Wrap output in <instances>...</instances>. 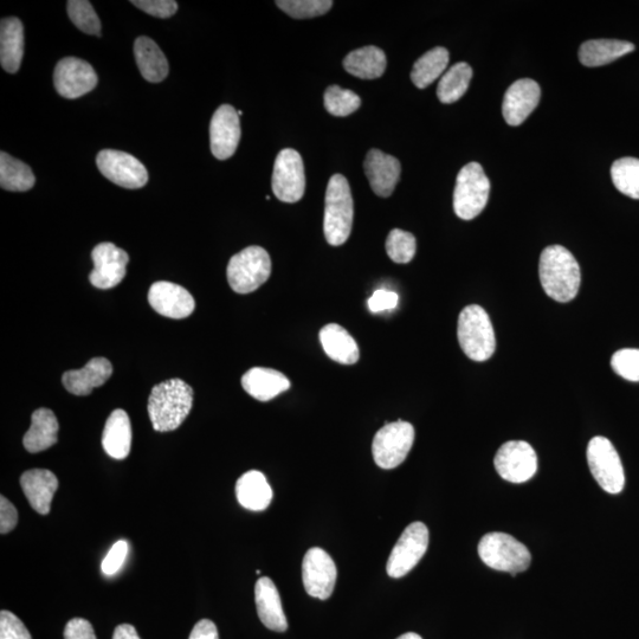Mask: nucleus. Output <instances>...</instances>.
<instances>
[{
	"instance_id": "43",
	"label": "nucleus",
	"mask_w": 639,
	"mask_h": 639,
	"mask_svg": "<svg viewBox=\"0 0 639 639\" xmlns=\"http://www.w3.org/2000/svg\"><path fill=\"white\" fill-rule=\"evenodd\" d=\"M147 15L165 19L176 15L178 3L173 0H133L131 2Z\"/></svg>"
},
{
	"instance_id": "35",
	"label": "nucleus",
	"mask_w": 639,
	"mask_h": 639,
	"mask_svg": "<svg viewBox=\"0 0 639 639\" xmlns=\"http://www.w3.org/2000/svg\"><path fill=\"white\" fill-rule=\"evenodd\" d=\"M473 79V69L466 62L456 63L442 76L437 87L438 99L445 105H450L462 98Z\"/></svg>"
},
{
	"instance_id": "9",
	"label": "nucleus",
	"mask_w": 639,
	"mask_h": 639,
	"mask_svg": "<svg viewBox=\"0 0 639 639\" xmlns=\"http://www.w3.org/2000/svg\"><path fill=\"white\" fill-rule=\"evenodd\" d=\"M587 462L599 486L609 494H619L625 486L624 468L617 450L608 438H592L587 447Z\"/></svg>"
},
{
	"instance_id": "8",
	"label": "nucleus",
	"mask_w": 639,
	"mask_h": 639,
	"mask_svg": "<svg viewBox=\"0 0 639 639\" xmlns=\"http://www.w3.org/2000/svg\"><path fill=\"white\" fill-rule=\"evenodd\" d=\"M415 442V428L404 421L387 423L374 436L372 454L382 469H395L408 457Z\"/></svg>"
},
{
	"instance_id": "36",
	"label": "nucleus",
	"mask_w": 639,
	"mask_h": 639,
	"mask_svg": "<svg viewBox=\"0 0 639 639\" xmlns=\"http://www.w3.org/2000/svg\"><path fill=\"white\" fill-rule=\"evenodd\" d=\"M611 178L616 189L632 199H639V159H618L611 167Z\"/></svg>"
},
{
	"instance_id": "49",
	"label": "nucleus",
	"mask_w": 639,
	"mask_h": 639,
	"mask_svg": "<svg viewBox=\"0 0 639 639\" xmlns=\"http://www.w3.org/2000/svg\"><path fill=\"white\" fill-rule=\"evenodd\" d=\"M113 639H141L131 624H121L115 629Z\"/></svg>"
},
{
	"instance_id": "47",
	"label": "nucleus",
	"mask_w": 639,
	"mask_h": 639,
	"mask_svg": "<svg viewBox=\"0 0 639 639\" xmlns=\"http://www.w3.org/2000/svg\"><path fill=\"white\" fill-rule=\"evenodd\" d=\"M17 522L16 507L8 499H5V496H0V533H10L17 526Z\"/></svg>"
},
{
	"instance_id": "31",
	"label": "nucleus",
	"mask_w": 639,
	"mask_h": 639,
	"mask_svg": "<svg viewBox=\"0 0 639 639\" xmlns=\"http://www.w3.org/2000/svg\"><path fill=\"white\" fill-rule=\"evenodd\" d=\"M635 45L618 40H592L582 44L579 49V60L585 67L606 66L625 55L632 53Z\"/></svg>"
},
{
	"instance_id": "45",
	"label": "nucleus",
	"mask_w": 639,
	"mask_h": 639,
	"mask_svg": "<svg viewBox=\"0 0 639 639\" xmlns=\"http://www.w3.org/2000/svg\"><path fill=\"white\" fill-rule=\"evenodd\" d=\"M398 294L389 290L379 289L374 292L367 305L372 313H382L395 309L398 305Z\"/></svg>"
},
{
	"instance_id": "51",
	"label": "nucleus",
	"mask_w": 639,
	"mask_h": 639,
	"mask_svg": "<svg viewBox=\"0 0 639 639\" xmlns=\"http://www.w3.org/2000/svg\"><path fill=\"white\" fill-rule=\"evenodd\" d=\"M237 113H238V115H240V116H241V115H243V112H241V111H240V112H237Z\"/></svg>"
},
{
	"instance_id": "20",
	"label": "nucleus",
	"mask_w": 639,
	"mask_h": 639,
	"mask_svg": "<svg viewBox=\"0 0 639 639\" xmlns=\"http://www.w3.org/2000/svg\"><path fill=\"white\" fill-rule=\"evenodd\" d=\"M364 167L373 192L379 197H390L402 172L399 160L374 148L367 153Z\"/></svg>"
},
{
	"instance_id": "27",
	"label": "nucleus",
	"mask_w": 639,
	"mask_h": 639,
	"mask_svg": "<svg viewBox=\"0 0 639 639\" xmlns=\"http://www.w3.org/2000/svg\"><path fill=\"white\" fill-rule=\"evenodd\" d=\"M273 489L261 471L250 470L238 479L236 496L240 505L253 512H262L273 500Z\"/></svg>"
},
{
	"instance_id": "40",
	"label": "nucleus",
	"mask_w": 639,
	"mask_h": 639,
	"mask_svg": "<svg viewBox=\"0 0 639 639\" xmlns=\"http://www.w3.org/2000/svg\"><path fill=\"white\" fill-rule=\"evenodd\" d=\"M279 8L295 19H307L327 14L332 9L331 0H279Z\"/></svg>"
},
{
	"instance_id": "39",
	"label": "nucleus",
	"mask_w": 639,
	"mask_h": 639,
	"mask_svg": "<svg viewBox=\"0 0 639 639\" xmlns=\"http://www.w3.org/2000/svg\"><path fill=\"white\" fill-rule=\"evenodd\" d=\"M416 250V238L408 231L395 229L387 237V255L395 263L406 264L411 262L416 255Z\"/></svg>"
},
{
	"instance_id": "28",
	"label": "nucleus",
	"mask_w": 639,
	"mask_h": 639,
	"mask_svg": "<svg viewBox=\"0 0 639 639\" xmlns=\"http://www.w3.org/2000/svg\"><path fill=\"white\" fill-rule=\"evenodd\" d=\"M134 55L142 77L151 83L163 82L169 75V62L151 38L141 36L135 41Z\"/></svg>"
},
{
	"instance_id": "30",
	"label": "nucleus",
	"mask_w": 639,
	"mask_h": 639,
	"mask_svg": "<svg viewBox=\"0 0 639 639\" xmlns=\"http://www.w3.org/2000/svg\"><path fill=\"white\" fill-rule=\"evenodd\" d=\"M320 341L324 351L334 361L342 365L357 364L360 357L359 347L352 335L337 324L321 329Z\"/></svg>"
},
{
	"instance_id": "22",
	"label": "nucleus",
	"mask_w": 639,
	"mask_h": 639,
	"mask_svg": "<svg viewBox=\"0 0 639 639\" xmlns=\"http://www.w3.org/2000/svg\"><path fill=\"white\" fill-rule=\"evenodd\" d=\"M21 486L34 511L42 515L50 513L51 503L58 488V480L54 473L45 469L25 471L21 477Z\"/></svg>"
},
{
	"instance_id": "19",
	"label": "nucleus",
	"mask_w": 639,
	"mask_h": 639,
	"mask_svg": "<svg viewBox=\"0 0 639 639\" xmlns=\"http://www.w3.org/2000/svg\"><path fill=\"white\" fill-rule=\"evenodd\" d=\"M541 89L537 82L522 79L508 88L502 103V114L509 126L524 124L529 115L538 107Z\"/></svg>"
},
{
	"instance_id": "21",
	"label": "nucleus",
	"mask_w": 639,
	"mask_h": 639,
	"mask_svg": "<svg viewBox=\"0 0 639 639\" xmlns=\"http://www.w3.org/2000/svg\"><path fill=\"white\" fill-rule=\"evenodd\" d=\"M113 366L106 358H93L81 370L63 374L62 382L67 391L75 396H88L96 387H101L112 377Z\"/></svg>"
},
{
	"instance_id": "18",
	"label": "nucleus",
	"mask_w": 639,
	"mask_h": 639,
	"mask_svg": "<svg viewBox=\"0 0 639 639\" xmlns=\"http://www.w3.org/2000/svg\"><path fill=\"white\" fill-rule=\"evenodd\" d=\"M148 302L158 314L170 319H185L195 312L196 301L179 284L160 281L148 292Z\"/></svg>"
},
{
	"instance_id": "5",
	"label": "nucleus",
	"mask_w": 639,
	"mask_h": 639,
	"mask_svg": "<svg viewBox=\"0 0 639 639\" xmlns=\"http://www.w3.org/2000/svg\"><path fill=\"white\" fill-rule=\"evenodd\" d=\"M480 558L493 570L516 574L525 572L531 565L532 555L520 541L506 533L484 535L479 544Z\"/></svg>"
},
{
	"instance_id": "6",
	"label": "nucleus",
	"mask_w": 639,
	"mask_h": 639,
	"mask_svg": "<svg viewBox=\"0 0 639 639\" xmlns=\"http://www.w3.org/2000/svg\"><path fill=\"white\" fill-rule=\"evenodd\" d=\"M490 182L479 163H470L458 173L454 191V210L463 221H471L486 208Z\"/></svg>"
},
{
	"instance_id": "50",
	"label": "nucleus",
	"mask_w": 639,
	"mask_h": 639,
	"mask_svg": "<svg viewBox=\"0 0 639 639\" xmlns=\"http://www.w3.org/2000/svg\"><path fill=\"white\" fill-rule=\"evenodd\" d=\"M397 639H423V638L419 636L418 634H415V632H408V634L399 636Z\"/></svg>"
},
{
	"instance_id": "44",
	"label": "nucleus",
	"mask_w": 639,
	"mask_h": 639,
	"mask_svg": "<svg viewBox=\"0 0 639 639\" xmlns=\"http://www.w3.org/2000/svg\"><path fill=\"white\" fill-rule=\"evenodd\" d=\"M128 554V544L124 540L116 542V544L108 552L106 558L103 559L101 570L106 576H114L116 572L120 571L122 565H124Z\"/></svg>"
},
{
	"instance_id": "33",
	"label": "nucleus",
	"mask_w": 639,
	"mask_h": 639,
	"mask_svg": "<svg viewBox=\"0 0 639 639\" xmlns=\"http://www.w3.org/2000/svg\"><path fill=\"white\" fill-rule=\"evenodd\" d=\"M449 51L442 47L425 53L413 66L411 80L419 89L428 88L441 77L449 64Z\"/></svg>"
},
{
	"instance_id": "1",
	"label": "nucleus",
	"mask_w": 639,
	"mask_h": 639,
	"mask_svg": "<svg viewBox=\"0 0 639 639\" xmlns=\"http://www.w3.org/2000/svg\"><path fill=\"white\" fill-rule=\"evenodd\" d=\"M539 275L542 288L554 301L566 303L578 295L582 282L579 263L561 245H551L542 251Z\"/></svg>"
},
{
	"instance_id": "10",
	"label": "nucleus",
	"mask_w": 639,
	"mask_h": 639,
	"mask_svg": "<svg viewBox=\"0 0 639 639\" xmlns=\"http://www.w3.org/2000/svg\"><path fill=\"white\" fill-rule=\"evenodd\" d=\"M429 546V529L423 522H413L405 531L390 554L386 571L391 578H402L422 560Z\"/></svg>"
},
{
	"instance_id": "25",
	"label": "nucleus",
	"mask_w": 639,
	"mask_h": 639,
	"mask_svg": "<svg viewBox=\"0 0 639 639\" xmlns=\"http://www.w3.org/2000/svg\"><path fill=\"white\" fill-rule=\"evenodd\" d=\"M102 447L115 460H125L131 453L132 425L126 411L118 409L108 417L103 430Z\"/></svg>"
},
{
	"instance_id": "12",
	"label": "nucleus",
	"mask_w": 639,
	"mask_h": 639,
	"mask_svg": "<svg viewBox=\"0 0 639 639\" xmlns=\"http://www.w3.org/2000/svg\"><path fill=\"white\" fill-rule=\"evenodd\" d=\"M495 469L503 480L525 483L538 471V456L531 444L511 441L502 445L494 460Z\"/></svg>"
},
{
	"instance_id": "42",
	"label": "nucleus",
	"mask_w": 639,
	"mask_h": 639,
	"mask_svg": "<svg viewBox=\"0 0 639 639\" xmlns=\"http://www.w3.org/2000/svg\"><path fill=\"white\" fill-rule=\"evenodd\" d=\"M0 639H32L27 626L14 613L0 612Z\"/></svg>"
},
{
	"instance_id": "32",
	"label": "nucleus",
	"mask_w": 639,
	"mask_h": 639,
	"mask_svg": "<svg viewBox=\"0 0 639 639\" xmlns=\"http://www.w3.org/2000/svg\"><path fill=\"white\" fill-rule=\"evenodd\" d=\"M386 64L384 51L374 45L354 50L344 60L347 73L361 80L379 79L385 73Z\"/></svg>"
},
{
	"instance_id": "4",
	"label": "nucleus",
	"mask_w": 639,
	"mask_h": 639,
	"mask_svg": "<svg viewBox=\"0 0 639 639\" xmlns=\"http://www.w3.org/2000/svg\"><path fill=\"white\" fill-rule=\"evenodd\" d=\"M457 337L469 359L481 363L493 357L496 348L494 328L482 307L471 305L463 309L458 318Z\"/></svg>"
},
{
	"instance_id": "41",
	"label": "nucleus",
	"mask_w": 639,
	"mask_h": 639,
	"mask_svg": "<svg viewBox=\"0 0 639 639\" xmlns=\"http://www.w3.org/2000/svg\"><path fill=\"white\" fill-rule=\"evenodd\" d=\"M611 366L618 376L629 382H639V350L625 348L612 355Z\"/></svg>"
},
{
	"instance_id": "3",
	"label": "nucleus",
	"mask_w": 639,
	"mask_h": 639,
	"mask_svg": "<svg viewBox=\"0 0 639 639\" xmlns=\"http://www.w3.org/2000/svg\"><path fill=\"white\" fill-rule=\"evenodd\" d=\"M354 204L350 184L342 174H334L326 192L324 231L333 247H339L351 236Z\"/></svg>"
},
{
	"instance_id": "14",
	"label": "nucleus",
	"mask_w": 639,
	"mask_h": 639,
	"mask_svg": "<svg viewBox=\"0 0 639 639\" xmlns=\"http://www.w3.org/2000/svg\"><path fill=\"white\" fill-rule=\"evenodd\" d=\"M96 164L103 176L125 189H141L148 182L146 167L131 154L103 150L99 153Z\"/></svg>"
},
{
	"instance_id": "16",
	"label": "nucleus",
	"mask_w": 639,
	"mask_h": 639,
	"mask_svg": "<svg viewBox=\"0 0 639 639\" xmlns=\"http://www.w3.org/2000/svg\"><path fill=\"white\" fill-rule=\"evenodd\" d=\"M94 269L89 275L95 288L111 289L125 279L129 256L113 243H100L93 250Z\"/></svg>"
},
{
	"instance_id": "15",
	"label": "nucleus",
	"mask_w": 639,
	"mask_h": 639,
	"mask_svg": "<svg viewBox=\"0 0 639 639\" xmlns=\"http://www.w3.org/2000/svg\"><path fill=\"white\" fill-rule=\"evenodd\" d=\"M98 81L94 68L80 58H63L55 68V88L64 99L81 98L92 92L98 86Z\"/></svg>"
},
{
	"instance_id": "24",
	"label": "nucleus",
	"mask_w": 639,
	"mask_h": 639,
	"mask_svg": "<svg viewBox=\"0 0 639 639\" xmlns=\"http://www.w3.org/2000/svg\"><path fill=\"white\" fill-rule=\"evenodd\" d=\"M242 386L245 392L260 402L281 395L290 389V380L283 373L264 367H254L242 377Z\"/></svg>"
},
{
	"instance_id": "48",
	"label": "nucleus",
	"mask_w": 639,
	"mask_h": 639,
	"mask_svg": "<svg viewBox=\"0 0 639 639\" xmlns=\"http://www.w3.org/2000/svg\"><path fill=\"white\" fill-rule=\"evenodd\" d=\"M189 639H219L216 624L209 619H202L193 628Z\"/></svg>"
},
{
	"instance_id": "17",
	"label": "nucleus",
	"mask_w": 639,
	"mask_h": 639,
	"mask_svg": "<svg viewBox=\"0 0 639 639\" xmlns=\"http://www.w3.org/2000/svg\"><path fill=\"white\" fill-rule=\"evenodd\" d=\"M240 115L229 105L219 107L212 116L210 142L213 157L227 160L234 156L241 140Z\"/></svg>"
},
{
	"instance_id": "46",
	"label": "nucleus",
	"mask_w": 639,
	"mask_h": 639,
	"mask_svg": "<svg viewBox=\"0 0 639 639\" xmlns=\"http://www.w3.org/2000/svg\"><path fill=\"white\" fill-rule=\"evenodd\" d=\"M64 639H96L93 625L87 619H71L64 629Z\"/></svg>"
},
{
	"instance_id": "26",
	"label": "nucleus",
	"mask_w": 639,
	"mask_h": 639,
	"mask_svg": "<svg viewBox=\"0 0 639 639\" xmlns=\"http://www.w3.org/2000/svg\"><path fill=\"white\" fill-rule=\"evenodd\" d=\"M24 55V28L16 17L2 19L0 24V63L5 71L16 74Z\"/></svg>"
},
{
	"instance_id": "37",
	"label": "nucleus",
	"mask_w": 639,
	"mask_h": 639,
	"mask_svg": "<svg viewBox=\"0 0 639 639\" xmlns=\"http://www.w3.org/2000/svg\"><path fill=\"white\" fill-rule=\"evenodd\" d=\"M360 106L359 95L352 90L342 89L339 86H331L326 89L325 107L329 114L344 118V116L357 112Z\"/></svg>"
},
{
	"instance_id": "2",
	"label": "nucleus",
	"mask_w": 639,
	"mask_h": 639,
	"mask_svg": "<svg viewBox=\"0 0 639 639\" xmlns=\"http://www.w3.org/2000/svg\"><path fill=\"white\" fill-rule=\"evenodd\" d=\"M193 405V390L184 380L174 378L153 387L148 399V415L153 429L170 432L185 422Z\"/></svg>"
},
{
	"instance_id": "11",
	"label": "nucleus",
	"mask_w": 639,
	"mask_h": 639,
	"mask_svg": "<svg viewBox=\"0 0 639 639\" xmlns=\"http://www.w3.org/2000/svg\"><path fill=\"white\" fill-rule=\"evenodd\" d=\"M273 191L283 203L294 204L305 195V166L298 151L286 148L275 160L273 173Z\"/></svg>"
},
{
	"instance_id": "29",
	"label": "nucleus",
	"mask_w": 639,
	"mask_h": 639,
	"mask_svg": "<svg viewBox=\"0 0 639 639\" xmlns=\"http://www.w3.org/2000/svg\"><path fill=\"white\" fill-rule=\"evenodd\" d=\"M58 425L55 413L49 409H38L31 416V426L24 435V448L31 454L41 453L57 443Z\"/></svg>"
},
{
	"instance_id": "34",
	"label": "nucleus",
	"mask_w": 639,
	"mask_h": 639,
	"mask_svg": "<svg viewBox=\"0 0 639 639\" xmlns=\"http://www.w3.org/2000/svg\"><path fill=\"white\" fill-rule=\"evenodd\" d=\"M35 183L34 172L27 164L8 153H0V186L3 190L25 192L31 190Z\"/></svg>"
},
{
	"instance_id": "13",
	"label": "nucleus",
	"mask_w": 639,
	"mask_h": 639,
	"mask_svg": "<svg viewBox=\"0 0 639 639\" xmlns=\"http://www.w3.org/2000/svg\"><path fill=\"white\" fill-rule=\"evenodd\" d=\"M338 570L334 560L320 547L309 550L302 563V580L306 592L313 598H331L337 584Z\"/></svg>"
},
{
	"instance_id": "38",
	"label": "nucleus",
	"mask_w": 639,
	"mask_h": 639,
	"mask_svg": "<svg viewBox=\"0 0 639 639\" xmlns=\"http://www.w3.org/2000/svg\"><path fill=\"white\" fill-rule=\"evenodd\" d=\"M68 15L70 21L77 29L87 35H101V22L96 14L93 5L87 0H70L68 2Z\"/></svg>"
},
{
	"instance_id": "23",
	"label": "nucleus",
	"mask_w": 639,
	"mask_h": 639,
	"mask_svg": "<svg viewBox=\"0 0 639 639\" xmlns=\"http://www.w3.org/2000/svg\"><path fill=\"white\" fill-rule=\"evenodd\" d=\"M255 602L258 617L268 629L284 632L288 629V621L282 608L279 591L273 580L262 577L255 586Z\"/></svg>"
},
{
	"instance_id": "7",
	"label": "nucleus",
	"mask_w": 639,
	"mask_h": 639,
	"mask_svg": "<svg viewBox=\"0 0 639 639\" xmlns=\"http://www.w3.org/2000/svg\"><path fill=\"white\" fill-rule=\"evenodd\" d=\"M230 287L238 294L255 292L271 275V260L266 249L249 247L231 258L228 266Z\"/></svg>"
}]
</instances>
